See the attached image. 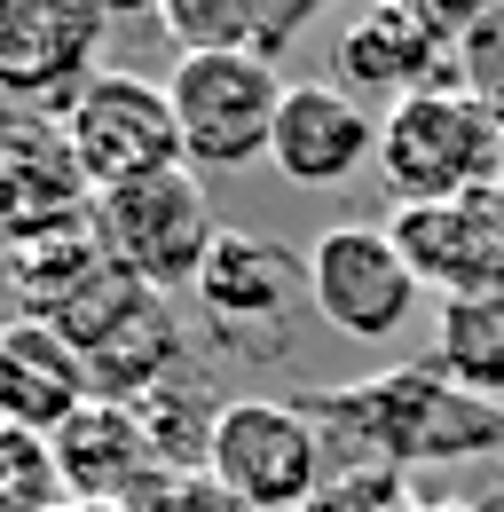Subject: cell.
Wrapping results in <instances>:
<instances>
[{
  "label": "cell",
  "instance_id": "6da1fadb",
  "mask_svg": "<svg viewBox=\"0 0 504 512\" xmlns=\"http://www.w3.org/2000/svg\"><path fill=\"white\" fill-rule=\"evenodd\" d=\"M300 410L323 426V449L339 473L347 465L410 473V465H441V457H504V402L465 394L434 363H402L378 379L308 394Z\"/></svg>",
  "mask_w": 504,
  "mask_h": 512
},
{
  "label": "cell",
  "instance_id": "7a4b0ae2",
  "mask_svg": "<svg viewBox=\"0 0 504 512\" xmlns=\"http://www.w3.org/2000/svg\"><path fill=\"white\" fill-rule=\"evenodd\" d=\"M378 174L394 205H449V197L504 182V119L465 87L410 95L378 119Z\"/></svg>",
  "mask_w": 504,
  "mask_h": 512
},
{
  "label": "cell",
  "instance_id": "3957f363",
  "mask_svg": "<svg viewBox=\"0 0 504 512\" xmlns=\"http://www.w3.org/2000/svg\"><path fill=\"white\" fill-rule=\"evenodd\" d=\"M87 237L119 260L134 284L174 292V284H197V268H205L221 229H213V205H205V174L158 166V174H134L119 190L87 197Z\"/></svg>",
  "mask_w": 504,
  "mask_h": 512
},
{
  "label": "cell",
  "instance_id": "277c9868",
  "mask_svg": "<svg viewBox=\"0 0 504 512\" xmlns=\"http://www.w3.org/2000/svg\"><path fill=\"white\" fill-rule=\"evenodd\" d=\"M323 426L300 402L276 394H237L213 418L205 442V473L237 512H308L323 497Z\"/></svg>",
  "mask_w": 504,
  "mask_h": 512
},
{
  "label": "cell",
  "instance_id": "5b68a950",
  "mask_svg": "<svg viewBox=\"0 0 504 512\" xmlns=\"http://www.w3.org/2000/svg\"><path fill=\"white\" fill-rule=\"evenodd\" d=\"M284 95L292 87L276 79V56H182L166 79L182 166L189 174H237L252 158H268Z\"/></svg>",
  "mask_w": 504,
  "mask_h": 512
},
{
  "label": "cell",
  "instance_id": "8992f818",
  "mask_svg": "<svg viewBox=\"0 0 504 512\" xmlns=\"http://www.w3.org/2000/svg\"><path fill=\"white\" fill-rule=\"evenodd\" d=\"M63 150L79 166L87 197L119 190L134 174H158V166H182V134H174V103L158 79H134V71H95L87 87H71L56 111Z\"/></svg>",
  "mask_w": 504,
  "mask_h": 512
},
{
  "label": "cell",
  "instance_id": "52a82bcc",
  "mask_svg": "<svg viewBox=\"0 0 504 512\" xmlns=\"http://www.w3.org/2000/svg\"><path fill=\"white\" fill-rule=\"evenodd\" d=\"M426 300L418 268L378 221H339L308 245V308L347 339H394Z\"/></svg>",
  "mask_w": 504,
  "mask_h": 512
},
{
  "label": "cell",
  "instance_id": "ba28073f",
  "mask_svg": "<svg viewBox=\"0 0 504 512\" xmlns=\"http://www.w3.org/2000/svg\"><path fill=\"white\" fill-rule=\"evenodd\" d=\"M386 237L418 268V284L441 300H473V292H504V197L473 190L449 205H394Z\"/></svg>",
  "mask_w": 504,
  "mask_h": 512
},
{
  "label": "cell",
  "instance_id": "9c48e42d",
  "mask_svg": "<svg viewBox=\"0 0 504 512\" xmlns=\"http://www.w3.org/2000/svg\"><path fill=\"white\" fill-rule=\"evenodd\" d=\"M103 0H0V95L48 103L95 79Z\"/></svg>",
  "mask_w": 504,
  "mask_h": 512
},
{
  "label": "cell",
  "instance_id": "30bf717a",
  "mask_svg": "<svg viewBox=\"0 0 504 512\" xmlns=\"http://www.w3.org/2000/svg\"><path fill=\"white\" fill-rule=\"evenodd\" d=\"M189 292L221 339H284V316L308 300V260H292L276 237L221 229Z\"/></svg>",
  "mask_w": 504,
  "mask_h": 512
},
{
  "label": "cell",
  "instance_id": "8fae6325",
  "mask_svg": "<svg viewBox=\"0 0 504 512\" xmlns=\"http://www.w3.org/2000/svg\"><path fill=\"white\" fill-rule=\"evenodd\" d=\"M268 166L292 190H347L363 166H378V119L331 79H300L276 111Z\"/></svg>",
  "mask_w": 504,
  "mask_h": 512
},
{
  "label": "cell",
  "instance_id": "7c38bea8",
  "mask_svg": "<svg viewBox=\"0 0 504 512\" xmlns=\"http://www.w3.org/2000/svg\"><path fill=\"white\" fill-rule=\"evenodd\" d=\"M339 87L355 103H410V95H434V87H457V48L426 32L418 16H402L394 0H371L347 32H339Z\"/></svg>",
  "mask_w": 504,
  "mask_h": 512
},
{
  "label": "cell",
  "instance_id": "4fadbf2b",
  "mask_svg": "<svg viewBox=\"0 0 504 512\" xmlns=\"http://www.w3.org/2000/svg\"><path fill=\"white\" fill-rule=\"evenodd\" d=\"M95 402L79 339H63L48 316H8L0 323V426L8 434H63Z\"/></svg>",
  "mask_w": 504,
  "mask_h": 512
},
{
  "label": "cell",
  "instance_id": "5bb4252c",
  "mask_svg": "<svg viewBox=\"0 0 504 512\" xmlns=\"http://www.w3.org/2000/svg\"><path fill=\"white\" fill-rule=\"evenodd\" d=\"M79 197H87V182H79V166L63 150L56 119L0 111V229L16 245L79 229Z\"/></svg>",
  "mask_w": 504,
  "mask_h": 512
},
{
  "label": "cell",
  "instance_id": "9a60e30c",
  "mask_svg": "<svg viewBox=\"0 0 504 512\" xmlns=\"http://www.w3.org/2000/svg\"><path fill=\"white\" fill-rule=\"evenodd\" d=\"M48 457H56L63 497H79V505H126V497H142V481H158L150 434L126 402H87L63 434H48Z\"/></svg>",
  "mask_w": 504,
  "mask_h": 512
},
{
  "label": "cell",
  "instance_id": "2e32d148",
  "mask_svg": "<svg viewBox=\"0 0 504 512\" xmlns=\"http://www.w3.org/2000/svg\"><path fill=\"white\" fill-rule=\"evenodd\" d=\"M87 379H95V402H150L158 386H174V371H182V323H174V308L158 300V292H134L126 300L119 323H103L87 347Z\"/></svg>",
  "mask_w": 504,
  "mask_h": 512
},
{
  "label": "cell",
  "instance_id": "e0dca14e",
  "mask_svg": "<svg viewBox=\"0 0 504 512\" xmlns=\"http://www.w3.org/2000/svg\"><path fill=\"white\" fill-rule=\"evenodd\" d=\"M441 379H457L465 394L504 402V292H473V300H441V339H434Z\"/></svg>",
  "mask_w": 504,
  "mask_h": 512
},
{
  "label": "cell",
  "instance_id": "ac0fdd59",
  "mask_svg": "<svg viewBox=\"0 0 504 512\" xmlns=\"http://www.w3.org/2000/svg\"><path fill=\"white\" fill-rule=\"evenodd\" d=\"M182 56H276V0H158Z\"/></svg>",
  "mask_w": 504,
  "mask_h": 512
},
{
  "label": "cell",
  "instance_id": "d6986e66",
  "mask_svg": "<svg viewBox=\"0 0 504 512\" xmlns=\"http://www.w3.org/2000/svg\"><path fill=\"white\" fill-rule=\"evenodd\" d=\"M457 87L504 119V8L473 16V24L457 32Z\"/></svg>",
  "mask_w": 504,
  "mask_h": 512
},
{
  "label": "cell",
  "instance_id": "ffe728a7",
  "mask_svg": "<svg viewBox=\"0 0 504 512\" xmlns=\"http://www.w3.org/2000/svg\"><path fill=\"white\" fill-rule=\"evenodd\" d=\"M394 8H402V16H418V24H426V32H441V40H449V48H457V32H465V24H473V16H489V8H497V0H394Z\"/></svg>",
  "mask_w": 504,
  "mask_h": 512
},
{
  "label": "cell",
  "instance_id": "44dd1931",
  "mask_svg": "<svg viewBox=\"0 0 504 512\" xmlns=\"http://www.w3.org/2000/svg\"><path fill=\"white\" fill-rule=\"evenodd\" d=\"M315 8H323V0H276V48H284V40H292V32L308 24Z\"/></svg>",
  "mask_w": 504,
  "mask_h": 512
},
{
  "label": "cell",
  "instance_id": "7402d4cb",
  "mask_svg": "<svg viewBox=\"0 0 504 512\" xmlns=\"http://www.w3.org/2000/svg\"><path fill=\"white\" fill-rule=\"evenodd\" d=\"M0 300H16V237L0 229Z\"/></svg>",
  "mask_w": 504,
  "mask_h": 512
},
{
  "label": "cell",
  "instance_id": "603a6c76",
  "mask_svg": "<svg viewBox=\"0 0 504 512\" xmlns=\"http://www.w3.org/2000/svg\"><path fill=\"white\" fill-rule=\"evenodd\" d=\"M111 8H134V0H103V16H111ZM150 8H158V0H150Z\"/></svg>",
  "mask_w": 504,
  "mask_h": 512
},
{
  "label": "cell",
  "instance_id": "cb8c5ba5",
  "mask_svg": "<svg viewBox=\"0 0 504 512\" xmlns=\"http://www.w3.org/2000/svg\"><path fill=\"white\" fill-rule=\"evenodd\" d=\"M497 8H504V0H497Z\"/></svg>",
  "mask_w": 504,
  "mask_h": 512
}]
</instances>
